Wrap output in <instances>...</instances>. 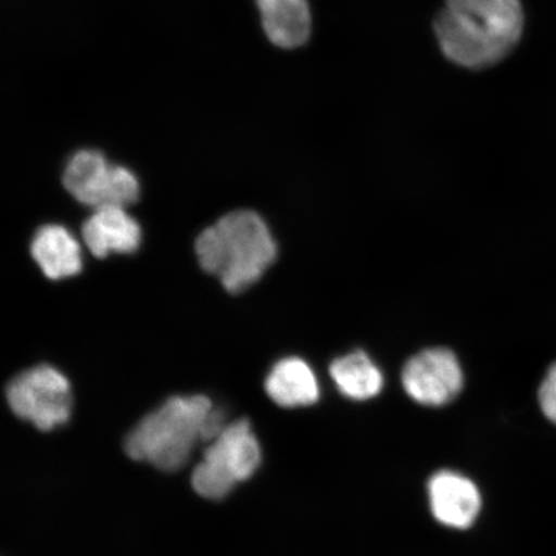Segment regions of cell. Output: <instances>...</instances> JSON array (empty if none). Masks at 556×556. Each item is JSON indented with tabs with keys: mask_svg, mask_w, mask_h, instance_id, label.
<instances>
[{
	"mask_svg": "<svg viewBox=\"0 0 556 556\" xmlns=\"http://www.w3.org/2000/svg\"><path fill=\"white\" fill-rule=\"evenodd\" d=\"M266 392L278 406L287 408L311 406L319 399L315 371L298 357L278 361L266 379Z\"/></svg>",
	"mask_w": 556,
	"mask_h": 556,
	"instance_id": "7c38bea8",
	"label": "cell"
},
{
	"mask_svg": "<svg viewBox=\"0 0 556 556\" xmlns=\"http://www.w3.org/2000/svg\"><path fill=\"white\" fill-rule=\"evenodd\" d=\"M523 24L519 0H446L434 30L448 60L464 67L483 68L513 51Z\"/></svg>",
	"mask_w": 556,
	"mask_h": 556,
	"instance_id": "6da1fadb",
	"label": "cell"
},
{
	"mask_svg": "<svg viewBox=\"0 0 556 556\" xmlns=\"http://www.w3.org/2000/svg\"><path fill=\"white\" fill-rule=\"evenodd\" d=\"M262 450L247 419L228 426L204 452L203 460L191 477L193 490L200 496L220 500L229 495L235 485L247 481L260 468Z\"/></svg>",
	"mask_w": 556,
	"mask_h": 556,
	"instance_id": "277c9868",
	"label": "cell"
},
{
	"mask_svg": "<svg viewBox=\"0 0 556 556\" xmlns=\"http://www.w3.org/2000/svg\"><path fill=\"white\" fill-rule=\"evenodd\" d=\"M402 384L415 402L440 407L462 392L464 375L454 353L433 348L408 361L403 367Z\"/></svg>",
	"mask_w": 556,
	"mask_h": 556,
	"instance_id": "52a82bcc",
	"label": "cell"
},
{
	"mask_svg": "<svg viewBox=\"0 0 556 556\" xmlns=\"http://www.w3.org/2000/svg\"><path fill=\"white\" fill-rule=\"evenodd\" d=\"M197 254L207 274L217 276L229 293L238 294L276 261L277 245L260 214L236 211L200 233Z\"/></svg>",
	"mask_w": 556,
	"mask_h": 556,
	"instance_id": "7a4b0ae2",
	"label": "cell"
},
{
	"mask_svg": "<svg viewBox=\"0 0 556 556\" xmlns=\"http://www.w3.org/2000/svg\"><path fill=\"white\" fill-rule=\"evenodd\" d=\"M66 190L79 203L93 208L127 207L139 199L135 173L114 165L99 151L81 150L70 159L64 172Z\"/></svg>",
	"mask_w": 556,
	"mask_h": 556,
	"instance_id": "8992f818",
	"label": "cell"
},
{
	"mask_svg": "<svg viewBox=\"0 0 556 556\" xmlns=\"http://www.w3.org/2000/svg\"><path fill=\"white\" fill-rule=\"evenodd\" d=\"M430 510L441 525L467 530L481 513L482 497L469 478L455 471L435 472L428 483Z\"/></svg>",
	"mask_w": 556,
	"mask_h": 556,
	"instance_id": "ba28073f",
	"label": "cell"
},
{
	"mask_svg": "<svg viewBox=\"0 0 556 556\" xmlns=\"http://www.w3.org/2000/svg\"><path fill=\"white\" fill-rule=\"evenodd\" d=\"M83 239L97 258H106L110 253H135L141 245L142 231L125 207L106 206L94 208L85 222Z\"/></svg>",
	"mask_w": 556,
	"mask_h": 556,
	"instance_id": "9c48e42d",
	"label": "cell"
},
{
	"mask_svg": "<svg viewBox=\"0 0 556 556\" xmlns=\"http://www.w3.org/2000/svg\"><path fill=\"white\" fill-rule=\"evenodd\" d=\"M7 401L20 419L50 432L66 424L72 415V386L58 368L40 365L21 372L10 382Z\"/></svg>",
	"mask_w": 556,
	"mask_h": 556,
	"instance_id": "5b68a950",
	"label": "cell"
},
{
	"mask_svg": "<svg viewBox=\"0 0 556 556\" xmlns=\"http://www.w3.org/2000/svg\"><path fill=\"white\" fill-rule=\"evenodd\" d=\"M330 375L339 392L353 401L377 397L384 386L380 368L361 351L333 361Z\"/></svg>",
	"mask_w": 556,
	"mask_h": 556,
	"instance_id": "4fadbf2b",
	"label": "cell"
},
{
	"mask_svg": "<svg viewBox=\"0 0 556 556\" xmlns=\"http://www.w3.org/2000/svg\"><path fill=\"white\" fill-rule=\"evenodd\" d=\"M542 413L548 420L556 424V364L547 371L539 391Z\"/></svg>",
	"mask_w": 556,
	"mask_h": 556,
	"instance_id": "5bb4252c",
	"label": "cell"
},
{
	"mask_svg": "<svg viewBox=\"0 0 556 556\" xmlns=\"http://www.w3.org/2000/svg\"><path fill=\"white\" fill-rule=\"evenodd\" d=\"M264 31L270 41L285 50L307 43L312 29L307 0H256Z\"/></svg>",
	"mask_w": 556,
	"mask_h": 556,
	"instance_id": "8fae6325",
	"label": "cell"
},
{
	"mask_svg": "<svg viewBox=\"0 0 556 556\" xmlns=\"http://www.w3.org/2000/svg\"><path fill=\"white\" fill-rule=\"evenodd\" d=\"M31 254L51 280L73 277L83 268L80 243L64 226L48 225L39 228L31 242Z\"/></svg>",
	"mask_w": 556,
	"mask_h": 556,
	"instance_id": "30bf717a",
	"label": "cell"
},
{
	"mask_svg": "<svg viewBox=\"0 0 556 556\" xmlns=\"http://www.w3.org/2000/svg\"><path fill=\"white\" fill-rule=\"evenodd\" d=\"M213 408L205 395L172 397L137 424L125 440V451L134 460L176 471L190 460L197 444L204 442Z\"/></svg>",
	"mask_w": 556,
	"mask_h": 556,
	"instance_id": "3957f363",
	"label": "cell"
}]
</instances>
